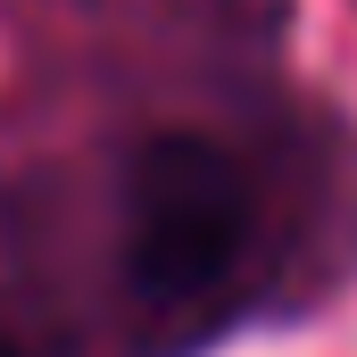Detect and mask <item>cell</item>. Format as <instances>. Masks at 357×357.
I'll return each mask as SVG.
<instances>
[{
	"label": "cell",
	"mask_w": 357,
	"mask_h": 357,
	"mask_svg": "<svg viewBox=\"0 0 357 357\" xmlns=\"http://www.w3.org/2000/svg\"><path fill=\"white\" fill-rule=\"evenodd\" d=\"M0 357H25V349H17V341H0Z\"/></svg>",
	"instance_id": "cell-2"
},
{
	"label": "cell",
	"mask_w": 357,
	"mask_h": 357,
	"mask_svg": "<svg viewBox=\"0 0 357 357\" xmlns=\"http://www.w3.org/2000/svg\"><path fill=\"white\" fill-rule=\"evenodd\" d=\"M258 258V183L208 133L142 142L125 175V282L150 316L208 324L250 291Z\"/></svg>",
	"instance_id": "cell-1"
}]
</instances>
